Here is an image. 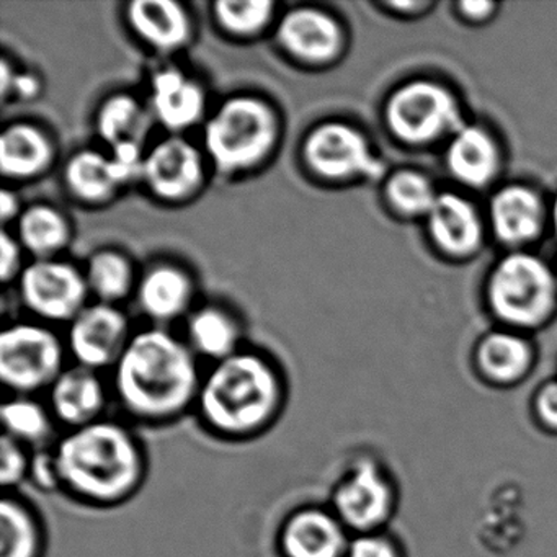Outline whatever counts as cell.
<instances>
[{"instance_id":"obj_1","label":"cell","mask_w":557,"mask_h":557,"mask_svg":"<svg viewBox=\"0 0 557 557\" xmlns=\"http://www.w3.org/2000/svg\"><path fill=\"white\" fill-rule=\"evenodd\" d=\"M200 386L191 348L161 329L133 335L115 367L123 409L146 423L171 422L187 412Z\"/></svg>"},{"instance_id":"obj_2","label":"cell","mask_w":557,"mask_h":557,"mask_svg":"<svg viewBox=\"0 0 557 557\" xmlns=\"http://www.w3.org/2000/svg\"><path fill=\"white\" fill-rule=\"evenodd\" d=\"M54 456L61 487L87 504H122L138 492L146 478L141 443L113 420L71 430L58 443Z\"/></svg>"},{"instance_id":"obj_3","label":"cell","mask_w":557,"mask_h":557,"mask_svg":"<svg viewBox=\"0 0 557 557\" xmlns=\"http://www.w3.org/2000/svg\"><path fill=\"white\" fill-rule=\"evenodd\" d=\"M275 368L256 354L237 351L201 380L197 407L208 429L226 438H250L269 429L283 407Z\"/></svg>"},{"instance_id":"obj_4","label":"cell","mask_w":557,"mask_h":557,"mask_svg":"<svg viewBox=\"0 0 557 557\" xmlns=\"http://www.w3.org/2000/svg\"><path fill=\"white\" fill-rule=\"evenodd\" d=\"M278 139V119L257 97L226 100L205 128V148L221 174L249 171L269 158Z\"/></svg>"},{"instance_id":"obj_5","label":"cell","mask_w":557,"mask_h":557,"mask_svg":"<svg viewBox=\"0 0 557 557\" xmlns=\"http://www.w3.org/2000/svg\"><path fill=\"white\" fill-rule=\"evenodd\" d=\"M64 371L60 338L40 325L15 324L0 334V380L21 396L53 386Z\"/></svg>"},{"instance_id":"obj_6","label":"cell","mask_w":557,"mask_h":557,"mask_svg":"<svg viewBox=\"0 0 557 557\" xmlns=\"http://www.w3.org/2000/svg\"><path fill=\"white\" fill-rule=\"evenodd\" d=\"M22 301L47 321L73 322L86 308V273L61 260H35L18 278Z\"/></svg>"},{"instance_id":"obj_7","label":"cell","mask_w":557,"mask_h":557,"mask_svg":"<svg viewBox=\"0 0 557 557\" xmlns=\"http://www.w3.org/2000/svg\"><path fill=\"white\" fill-rule=\"evenodd\" d=\"M553 276L530 256L508 257L492 280L494 308L507 321L534 324L553 302Z\"/></svg>"},{"instance_id":"obj_8","label":"cell","mask_w":557,"mask_h":557,"mask_svg":"<svg viewBox=\"0 0 557 557\" xmlns=\"http://www.w3.org/2000/svg\"><path fill=\"white\" fill-rule=\"evenodd\" d=\"M302 156L312 172L329 181L381 174V164L363 136L344 123H324L312 129L302 146Z\"/></svg>"},{"instance_id":"obj_9","label":"cell","mask_w":557,"mask_h":557,"mask_svg":"<svg viewBox=\"0 0 557 557\" xmlns=\"http://www.w3.org/2000/svg\"><path fill=\"white\" fill-rule=\"evenodd\" d=\"M387 119L396 135L412 143L429 141L443 132L462 129L451 97L429 83L410 84L399 90L391 100Z\"/></svg>"},{"instance_id":"obj_10","label":"cell","mask_w":557,"mask_h":557,"mask_svg":"<svg viewBox=\"0 0 557 557\" xmlns=\"http://www.w3.org/2000/svg\"><path fill=\"white\" fill-rule=\"evenodd\" d=\"M132 338L126 315L113 305L97 302L71 322L67 345L79 367L97 371L116 367Z\"/></svg>"},{"instance_id":"obj_11","label":"cell","mask_w":557,"mask_h":557,"mask_svg":"<svg viewBox=\"0 0 557 557\" xmlns=\"http://www.w3.org/2000/svg\"><path fill=\"white\" fill-rule=\"evenodd\" d=\"M203 158L185 139L172 136L146 152L143 178L149 190L162 200L190 197L203 182Z\"/></svg>"},{"instance_id":"obj_12","label":"cell","mask_w":557,"mask_h":557,"mask_svg":"<svg viewBox=\"0 0 557 557\" xmlns=\"http://www.w3.org/2000/svg\"><path fill=\"white\" fill-rule=\"evenodd\" d=\"M280 45L302 63L325 64L341 53L342 30L334 17L314 8L288 12L276 28Z\"/></svg>"},{"instance_id":"obj_13","label":"cell","mask_w":557,"mask_h":557,"mask_svg":"<svg viewBox=\"0 0 557 557\" xmlns=\"http://www.w3.org/2000/svg\"><path fill=\"white\" fill-rule=\"evenodd\" d=\"M285 557H342L347 553L344 527L322 508H301L289 515L280 533Z\"/></svg>"},{"instance_id":"obj_14","label":"cell","mask_w":557,"mask_h":557,"mask_svg":"<svg viewBox=\"0 0 557 557\" xmlns=\"http://www.w3.org/2000/svg\"><path fill=\"white\" fill-rule=\"evenodd\" d=\"M50 391L51 413L71 430L102 420L107 393L97 371L79 364L64 370Z\"/></svg>"},{"instance_id":"obj_15","label":"cell","mask_w":557,"mask_h":557,"mask_svg":"<svg viewBox=\"0 0 557 557\" xmlns=\"http://www.w3.org/2000/svg\"><path fill=\"white\" fill-rule=\"evenodd\" d=\"M389 504V488L371 462H360L334 494L338 520L355 530H368L383 521Z\"/></svg>"},{"instance_id":"obj_16","label":"cell","mask_w":557,"mask_h":557,"mask_svg":"<svg viewBox=\"0 0 557 557\" xmlns=\"http://www.w3.org/2000/svg\"><path fill=\"white\" fill-rule=\"evenodd\" d=\"M207 97L197 81L168 67L151 81V110L164 128L178 133L197 125L205 115Z\"/></svg>"},{"instance_id":"obj_17","label":"cell","mask_w":557,"mask_h":557,"mask_svg":"<svg viewBox=\"0 0 557 557\" xmlns=\"http://www.w3.org/2000/svg\"><path fill=\"white\" fill-rule=\"evenodd\" d=\"M133 32L161 53L182 50L191 38V22L184 5L174 0H135L128 5Z\"/></svg>"},{"instance_id":"obj_18","label":"cell","mask_w":557,"mask_h":557,"mask_svg":"<svg viewBox=\"0 0 557 557\" xmlns=\"http://www.w3.org/2000/svg\"><path fill=\"white\" fill-rule=\"evenodd\" d=\"M194 282L188 273L169 263L154 265L138 285V302L148 318L171 322L190 308Z\"/></svg>"},{"instance_id":"obj_19","label":"cell","mask_w":557,"mask_h":557,"mask_svg":"<svg viewBox=\"0 0 557 557\" xmlns=\"http://www.w3.org/2000/svg\"><path fill=\"white\" fill-rule=\"evenodd\" d=\"M54 159L50 138L37 126L15 123L0 138V171L8 178L25 181L44 174Z\"/></svg>"},{"instance_id":"obj_20","label":"cell","mask_w":557,"mask_h":557,"mask_svg":"<svg viewBox=\"0 0 557 557\" xmlns=\"http://www.w3.org/2000/svg\"><path fill=\"white\" fill-rule=\"evenodd\" d=\"M151 115L135 97L119 94L110 97L97 115V132L110 152L145 154Z\"/></svg>"},{"instance_id":"obj_21","label":"cell","mask_w":557,"mask_h":557,"mask_svg":"<svg viewBox=\"0 0 557 557\" xmlns=\"http://www.w3.org/2000/svg\"><path fill=\"white\" fill-rule=\"evenodd\" d=\"M64 181L77 198L90 203L109 200L125 185L112 158L92 149L79 151L70 159Z\"/></svg>"},{"instance_id":"obj_22","label":"cell","mask_w":557,"mask_h":557,"mask_svg":"<svg viewBox=\"0 0 557 557\" xmlns=\"http://www.w3.org/2000/svg\"><path fill=\"white\" fill-rule=\"evenodd\" d=\"M430 227L440 246L449 252H469L481 239L478 216L468 201L443 195L430 211Z\"/></svg>"},{"instance_id":"obj_23","label":"cell","mask_w":557,"mask_h":557,"mask_svg":"<svg viewBox=\"0 0 557 557\" xmlns=\"http://www.w3.org/2000/svg\"><path fill=\"white\" fill-rule=\"evenodd\" d=\"M18 243L37 260L53 259L71 239L66 216L48 205H34L17 220Z\"/></svg>"},{"instance_id":"obj_24","label":"cell","mask_w":557,"mask_h":557,"mask_svg":"<svg viewBox=\"0 0 557 557\" xmlns=\"http://www.w3.org/2000/svg\"><path fill=\"white\" fill-rule=\"evenodd\" d=\"M44 543L35 511L21 498L5 495L0 504V557H41Z\"/></svg>"},{"instance_id":"obj_25","label":"cell","mask_w":557,"mask_h":557,"mask_svg":"<svg viewBox=\"0 0 557 557\" xmlns=\"http://www.w3.org/2000/svg\"><path fill=\"white\" fill-rule=\"evenodd\" d=\"M448 164L453 174L466 184L482 185L495 174L497 151L481 129L462 128L449 148Z\"/></svg>"},{"instance_id":"obj_26","label":"cell","mask_w":557,"mask_h":557,"mask_svg":"<svg viewBox=\"0 0 557 557\" xmlns=\"http://www.w3.org/2000/svg\"><path fill=\"white\" fill-rule=\"evenodd\" d=\"M188 338L197 354L218 363L237 354L239 327L223 309L203 308L188 321Z\"/></svg>"},{"instance_id":"obj_27","label":"cell","mask_w":557,"mask_h":557,"mask_svg":"<svg viewBox=\"0 0 557 557\" xmlns=\"http://www.w3.org/2000/svg\"><path fill=\"white\" fill-rule=\"evenodd\" d=\"M495 231L508 243L528 239L540 226V203L524 188H507L492 205Z\"/></svg>"},{"instance_id":"obj_28","label":"cell","mask_w":557,"mask_h":557,"mask_svg":"<svg viewBox=\"0 0 557 557\" xmlns=\"http://www.w3.org/2000/svg\"><path fill=\"white\" fill-rule=\"evenodd\" d=\"M4 435L25 446H45L53 435V413L28 396H18L2 404L0 410Z\"/></svg>"},{"instance_id":"obj_29","label":"cell","mask_w":557,"mask_h":557,"mask_svg":"<svg viewBox=\"0 0 557 557\" xmlns=\"http://www.w3.org/2000/svg\"><path fill=\"white\" fill-rule=\"evenodd\" d=\"M89 292L100 302L113 305L126 298L135 286L132 262L116 250H100L90 257L86 272Z\"/></svg>"},{"instance_id":"obj_30","label":"cell","mask_w":557,"mask_h":557,"mask_svg":"<svg viewBox=\"0 0 557 557\" xmlns=\"http://www.w3.org/2000/svg\"><path fill=\"white\" fill-rule=\"evenodd\" d=\"M275 4L270 0H220L214 15L221 27L237 37H253L272 22Z\"/></svg>"},{"instance_id":"obj_31","label":"cell","mask_w":557,"mask_h":557,"mask_svg":"<svg viewBox=\"0 0 557 557\" xmlns=\"http://www.w3.org/2000/svg\"><path fill=\"white\" fill-rule=\"evenodd\" d=\"M481 361L491 376L504 381L513 380L527 367L528 350L520 338L495 334L482 344Z\"/></svg>"},{"instance_id":"obj_32","label":"cell","mask_w":557,"mask_h":557,"mask_svg":"<svg viewBox=\"0 0 557 557\" xmlns=\"http://www.w3.org/2000/svg\"><path fill=\"white\" fill-rule=\"evenodd\" d=\"M387 191H389L391 201L407 213H430L436 201L429 182L422 175L412 174V172L397 174L389 182Z\"/></svg>"},{"instance_id":"obj_33","label":"cell","mask_w":557,"mask_h":557,"mask_svg":"<svg viewBox=\"0 0 557 557\" xmlns=\"http://www.w3.org/2000/svg\"><path fill=\"white\" fill-rule=\"evenodd\" d=\"M32 458H28L27 446L9 435L0 442V482L5 488L17 487L30 475Z\"/></svg>"},{"instance_id":"obj_34","label":"cell","mask_w":557,"mask_h":557,"mask_svg":"<svg viewBox=\"0 0 557 557\" xmlns=\"http://www.w3.org/2000/svg\"><path fill=\"white\" fill-rule=\"evenodd\" d=\"M22 249L18 240H15L8 231L0 237V275L2 282L9 283L11 280L21 278L25 267H22Z\"/></svg>"},{"instance_id":"obj_35","label":"cell","mask_w":557,"mask_h":557,"mask_svg":"<svg viewBox=\"0 0 557 557\" xmlns=\"http://www.w3.org/2000/svg\"><path fill=\"white\" fill-rule=\"evenodd\" d=\"M30 475L38 487L47 488V491L61 487L60 471H58L54 451H40L35 458H32Z\"/></svg>"},{"instance_id":"obj_36","label":"cell","mask_w":557,"mask_h":557,"mask_svg":"<svg viewBox=\"0 0 557 557\" xmlns=\"http://www.w3.org/2000/svg\"><path fill=\"white\" fill-rule=\"evenodd\" d=\"M347 557H394V550L380 537L360 536L348 546Z\"/></svg>"},{"instance_id":"obj_37","label":"cell","mask_w":557,"mask_h":557,"mask_svg":"<svg viewBox=\"0 0 557 557\" xmlns=\"http://www.w3.org/2000/svg\"><path fill=\"white\" fill-rule=\"evenodd\" d=\"M21 203H18L17 195L11 190H2L0 194V214H2V223H11L14 218H21Z\"/></svg>"},{"instance_id":"obj_38","label":"cell","mask_w":557,"mask_h":557,"mask_svg":"<svg viewBox=\"0 0 557 557\" xmlns=\"http://www.w3.org/2000/svg\"><path fill=\"white\" fill-rule=\"evenodd\" d=\"M540 410L547 422L557 425V384L547 387L540 397Z\"/></svg>"},{"instance_id":"obj_39","label":"cell","mask_w":557,"mask_h":557,"mask_svg":"<svg viewBox=\"0 0 557 557\" xmlns=\"http://www.w3.org/2000/svg\"><path fill=\"white\" fill-rule=\"evenodd\" d=\"M462 9H465L466 14L472 15V17H482V15L491 11L492 4H485V2H468V4H462Z\"/></svg>"},{"instance_id":"obj_40","label":"cell","mask_w":557,"mask_h":557,"mask_svg":"<svg viewBox=\"0 0 557 557\" xmlns=\"http://www.w3.org/2000/svg\"><path fill=\"white\" fill-rule=\"evenodd\" d=\"M554 221H556V230H557V203H556V210H554Z\"/></svg>"}]
</instances>
